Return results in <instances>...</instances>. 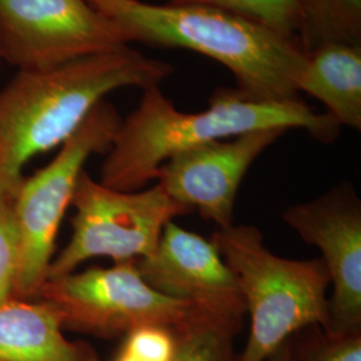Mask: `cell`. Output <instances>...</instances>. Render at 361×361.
I'll return each mask as SVG.
<instances>
[{"label":"cell","instance_id":"6da1fadb","mask_svg":"<svg viewBox=\"0 0 361 361\" xmlns=\"http://www.w3.org/2000/svg\"><path fill=\"white\" fill-rule=\"evenodd\" d=\"M174 66L129 46L42 70H19L0 89V189L16 192L28 161L61 147L113 91L147 89Z\"/></svg>","mask_w":361,"mask_h":361},{"label":"cell","instance_id":"7a4b0ae2","mask_svg":"<svg viewBox=\"0 0 361 361\" xmlns=\"http://www.w3.org/2000/svg\"><path fill=\"white\" fill-rule=\"evenodd\" d=\"M340 125L301 98L256 102L235 90H219L200 113H182L159 86L143 89L135 110L121 121L101 169L104 186L119 192L141 190L155 180L169 158L204 143L262 129H301L322 142L335 141Z\"/></svg>","mask_w":361,"mask_h":361},{"label":"cell","instance_id":"3957f363","mask_svg":"<svg viewBox=\"0 0 361 361\" xmlns=\"http://www.w3.org/2000/svg\"><path fill=\"white\" fill-rule=\"evenodd\" d=\"M129 42L186 49L225 66L243 98L256 102L298 99L297 79L307 54L300 43L201 4H149L141 0H87Z\"/></svg>","mask_w":361,"mask_h":361},{"label":"cell","instance_id":"277c9868","mask_svg":"<svg viewBox=\"0 0 361 361\" xmlns=\"http://www.w3.org/2000/svg\"><path fill=\"white\" fill-rule=\"evenodd\" d=\"M212 243L240 286L250 329L237 361H268L302 329L329 324L331 279L322 258L290 259L274 255L253 225H231Z\"/></svg>","mask_w":361,"mask_h":361},{"label":"cell","instance_id":"5b68a950","mask_svg":"<svg viewBox=\"0 0 361 361\" xmlns=\"http://www.w3.org/2000/svg\"><path fill=\"white\" fill-rule=\"evenodd\" d=\"M121 121L116 107L104 99L59 147L49 165L32 177H23L15 193L22 244L15 298L38 296L49 277L58 231L71 207L78 178L92 155L109 152Z\"/></svg>","mask_w":361,"mask_h":361},{"label":"cell","instance_id":"8992f818","mask_svg":"<svg viewBox=\"0 0 361 361\" xmlns=\"http://www.w3.org/2000/svg\"><path fill=\"white\" fill-rule=\"evenodd\" d=\"M71 207L75 209L73 234L52 258L47 279L77 271L91 258L109 257L116 264L147 257L169 222L193 213L158 183L137 192H119L94 180L86 170L78 178Z\"/></svg>","mask_w":361,"mask_h":361},{"label":"cell","instance_id":"52a82bcc","mask_svg":"<svg viewBox=\"0 0 361 361\" xmlns=\"http://www.w3.org/2000/svg\"><path fill=\"white\" fill-rule=\"evenodd\" d=\"M37 298L61 313L63 328L99 337L125 336L150 325L174 329L193 310L153 289L137 261L47 279Z\"/></svg>","mask_w":361,"mask_h":361},{"label":"cell","instance_id":"ba28073f","mask_svg":"<svg viewBox=\"0 0 361 361\" xmlns=\"http://www.w3.org/2000/svg\"><path fill=\"white\" fill-rule=\"evenodd\" d=\"M128 46L87 0H0V61L42 70Z\"/></svg>","mask_w":361,"mask_h":361},{"label":"cell","instance_id":"9c48e42d","mask_svg":"<svg viewBox=\"0 0 361 361\" xmlns=\"http://www.w3.org/2000/svg\"><path fill=\"white\" fill-rule=\"evenodd\" d=\"M283 219L323 255L332 285L324 331L334 336L361 332V202L355 189L341 183L316 200L288 207Z\"/></svg>","mask_w":361,"mask_h":361},{"label":"cell","instance_id":"30bf717a","mask_svg":"<svg viewBox=\"0 0 361 361\" xmlns=\"http://www.w3.org/2000/svg\"><path fill=\"white\" fill-rule=\"evenodd\" d=\"M285 133L255 130L180 152L161 165L155 180L169 197L213 221L217 229L228 228L247 170Z\"/></svg>","mask_w":361,"mask_h":361},{"label":"cell","instance_id":"8fae6325","mask_svg":"<svg viewBox=\"0 0 361 361\" xmlns=\"http://www.w3.org/2000/svg\"><path fill=\"white\" fill-rule=\"evenodd\" d=\"M143 280L157 292L193 310L243 326L245 302L240 286L212 240L165 226L152 255L137 261Z\"/></svg>","mask_w":361,"mask_h":361},{"label":"cell","instance_id":"7c38bea8","mask_svg":"<svg viewBox=\"0 0 361 361\" xmlns=\"http://www.w3.org/2000/svg\"><path fill=\"white\" fill-rule=\"evenodd\" d=\"M63 329L51 304L11 298L0 305V361H101L90 345L68 340Z\"/></svg>","mask_w":361,"mask_h":361},{"label":"cell","instance_id":"4fadbf2b","mask_svg":"<svg viewBox=\"0 0 361 361\" xmlns=\"http://www.w3.org/2000/svg\"><path fill=\"white\" fill-rule=\"evenodd\" d=\"M297 91L326 107L340 126L361 129V44L331 42L305 52Z\"/></svg>","mask_w":361,"mask_h":361},{"label":"cell","instance_id":"5bb4252c","mask_svg":"<svg viewBox=\"0 0 361 361\" xmlns=\"http://www.w3.org/2000/svg\"><path fill=\"white\" fill-rule=\"evenodd\" d=\"M300 6L304 52L331 42L361 44V0H300Z\"/></svg>","mask_w":361,"mask_h":361},{"label":"cell","instance_id":"9a60e30c","mask_svg":"<svg viewBox=\"0 0 361 361\" xmlns=\"http://www.w3.org/2000/svg\"><path fill=\"white\" fill-rule=\"evenodd\" d=\"M243 326L192 310L176 326V350L171 361H237L234 337Z\"/></svg>","mask_w":361,"mask_h":361},{"label":"cell","instance_id":"2e32d148","mask_svg":"<svg viewBox=\"0 0 361 361\" xmlns=\"http://www.w3.org/2000/svg\"><path fill=\"white\" fill-rule=\"evenodd\" d=\"M170 3L214 7L298 42L301 27L300 0H170Z\"/></svg>","mask_w":361,"mask_h":361},{"label":"cell","instance_id":"e0dca14e","mask_svg":"<svg viewBox=\"0 0 361 361\" xmlns=\"http://www.w3.org/2000/svg\"><path fill=\"white\" fill-rule=\"evenodd\" d=\"M292 361H361V332L334 336L314 325L290 340Z\"/></svg>","mask_w":361,"mask_h":361},{"label":"cell","instance_id":"ac0fdd59","mask_svg":"<svg viewBox=\"0 0 361 361\" xmlns=\"http://www.w3.org/2000/svg\"><path fill=\"white\" fill-rule=\"evenodd\" d=\"M15 193L0 189V305L15 298L22 244L15 214Z\"/></svg>","mask_w":361,"mask_h":361},{"label":"cell","instance_id":"d6986e66","mask_svg":"<svg viewBox=\"0 0 361 361\" xmlns=\"http://www.w3.org/2000/svg\"><path fill=\"white\" fill-rule=\"evenodd\" d=\"M174 331L165 326H141L125 335L114 361H171Z\"/></svg>","mask_w":361,"mask_h":361},{"label":"cell","instance_id":"ffe728a7","mask_svg":"<svg viewBox=\"0 0 361 361\" xmlns=\"http://www.w3.org/2000/svg\"><path fill=\"white\" fill-rule=\"evenodd\" d=\"M268 361H292V352H290V343L286 341L280 348L277 349Z\"/></svg>","mask_w":361,"mask_h":361},{"label":"cell","instance_id":"44dd1931","mask_svg":"<svg viewBox=\"0 0 361 361\" xmlns=\"http://www.w3.org/2000/svg\"><path fill=\"white\" fill-rule=\"evenodd\" d=\"M0 65H1V61H0Z\"/></svg>","mask_w":361,"mask_h":361}]
</instances>
